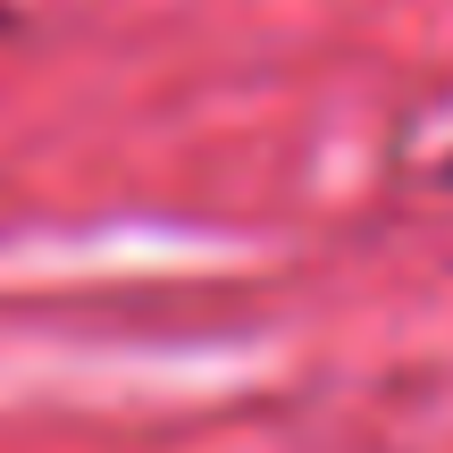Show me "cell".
Listing matches in <instances>:
<instances>
[{
	"label": "cell",
	"mask_w": 453,
	"mask_h": 453,
	"mask_svg": "<svg viewBox=\"0 0 453 453\" xmlns=\"http://www.w3.org/2000/svg\"><path fill=\"white\" fill-rule=\"evenodd\" d=\"M445 177H453V168H445Z\"/></svg>",
	"instance_id": "cell-1"
}]
</instances>
